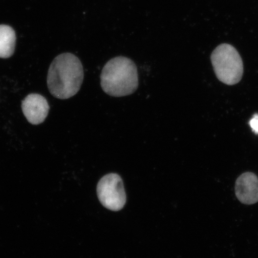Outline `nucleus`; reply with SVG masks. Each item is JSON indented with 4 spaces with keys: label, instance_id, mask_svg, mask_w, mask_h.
Instances as JSON below:
<instances>
[{
    "label": "nucleus",
    "instance_id": "1",
    "mask_svg": "<svg viewBox=\"0 0 258 258\" xmlns=\"http://www.w3.org/2000/svg\"><path fill=\"white\" fill-rule=\"evenodd\" d=\"M83 79V68L79 58L70 53L61 54L48 70V88L55 98L69 99L79 92Z\"/></svg>",
    "mask_w": 258,
    "mask_h": 258
},
{
    "label": "nucleus",
    "instance_id": "2",
    "mask_svg": "<svg viewBox=\"0 0 258 258\" xmlns=\"http://www.w3.org/2000/svg\"><path fill=\"white\" fill-rule=\"evenodd\" d=\"M101 85L106 94L116 98L133 94L139 86L136 64L126 57L112 58L102 71Z\"/></svg>",
    "mask_w": 258,
    "mask_h": 258
},
{
    "label": "nucleus",
    "instance_id": "3",
    "mask_svg": "<svg viewBox=\"0 0 258 258\" xmlns=\"http://www.w3.org/2000/svg\"><path fill=\"white\" fill-rule=\"evenodd\" d=\"M211 61L216 76L227 85L239 83L243 75V63L238 51L228 44L219 45L213 51Z\"/></svg>",
    "mask_w": 258,
    "mask_h": 258
},
{
    "label": "nucleus",
    "instance_id": "4",
    "mask_svg": "<svg viewBox=\"0 0 258 258\" xmlns=\"http://www.w3.org/2000/svg\"><path fill=\"white\" fill-rule=\"evenodd\" d=\"M97 193L101 204L112 211L123 208L126 196L121 177L116 173H109L99 180Z\"/></svg>",
    "mask_w": 258,
    "mask_h": 258
},
{
    "label": "nucleus",
    "instance_id": "5",
    "mask_svg": "<svg viewBox=\"0 0 258 258\" xmlns=\"http://www.w3.org/2000/svg\"><path fill=\"white\" fill-rule=\"evenodd\" d=\"M22 109L27 120L32 124L37 125L47 117L49 105L44 97L34 93L26 97L22 102Z\"/></svg>",
    "mask_w": 258,
    "mask_h": 258
},
{
    "label": "nucleus",
    "instance_id": "6",
    "mask_svg": "<svg viewBox=\"0 0 258 258\" xmlns=\"http://www.w3.org/2000/svg\"><path fill=\"white\" fill-rule=\"evenodd\" d=\"M235 195L244 205H253L258 202V177L246 172L238 177L235 185Z\"/></svg>",
    "mask_w": 258,
    "mask_h": 258
},
{
    "label": "nucleus",
    "instance_id": "7",
    "mask_svg": "<svg viewBox=\"0 0 258 258\" xmlns=\"http://www.w3.org/2000/svg\"><path fill=\"white\" fill-rule=\"evenodd\" d=\"M16 38L14 29L8 25H0V57L6 59L13 55Z\"/></svg>",
    "mask_w": 258,
    "mask_h": 258
},
{
    "label": "nucleus",
    "instance_id": "8",
    "mask_svg": "<svg viewBox=\"0 0 258 258\" xmlns=\"http://www.w3.org/2000/svg\"><path fill=\"white\" fill-rule=\"evenodd\" d=\"M250 126L254 134L258 135V114H254L249 121Z\"/></svg>",
    "mask_w": 258,
    "mask_h": 258
}]
</instances>
